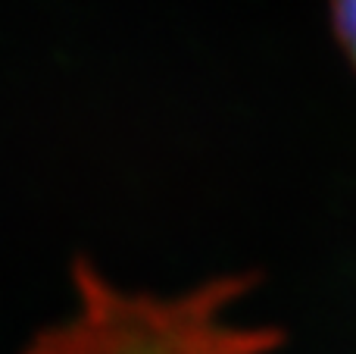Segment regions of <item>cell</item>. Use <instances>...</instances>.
Instances as JSON below:
<instances>
[{
    "instance_id": "cell-1",
    "label": "cell",
    "mask_w": 356,
    "mask_h": 354,
    "mask_svg": "<svg viewBox=\"0 0 356 354\" xmlns=\"http://www.w3.org/2000/svg\"><path fill=\"white\" fill-rule=\"evenodd\" d=\"M72 276L75 314L22 354H269L282 345V332L225 320V307L250 286L247 276H219L178 298L122 292L88 261H75Z\"/></svg>"
},
{
    "instance_id": "cell-2",
    "label": "cell",
    "mask_w": 356,
    "mask_h": 354,
    "mask_svg": "<svg viewBox=\"0 0 356 354\" xmlns=\"http://www.w3.org/2000/svg\"><path fill=\"white\" fill-rule=\"evenodd\" d=\"M332 6V25L338 44L344 47L347 60L356 66V0H328Z\"/></svg>"
}]
</instances>
